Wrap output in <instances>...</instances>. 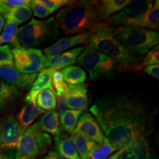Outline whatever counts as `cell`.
I'll return each mask as SVG.
<instances>
[{
    "instance_id": "obj_1",
    "label": "cell",
    "mask_w": 159,
    "mask_h": 159,
    "mask_svg": "<svg viewBox=\"0 0 159 159\" xmlns=\"http://www.w3.org/2000/svg\"><path fill=\"white\" fill-rule=\"evenodd\" d=\"M116 150L153 130L154 113L144 100L128 94L99 97L89 109Z\"/></svg>"
},
{
    "instance_id": "obj_2",
    "label": "cell",
    "mask_w": 159,
    "mask_h": 159,
    "mask_svg": "<svg viewBox=\"0 0 159 159\" xmlns=\"http://www.w3.org/2000/svg\"><path fill=\"white\" fill-rule=\"evenodd\" d=\"M63 35L80 34L90 30L99 22L96 1H71L56 15Z\"/></svg>"
},
{
    "instance_id": "obj_3",
    "label": "cell",
    "mask_w": 159,
    "mask_h": 159,
    "mask_svg": "<svg viewBox=\"0 0 159 159\" xmlns=\"http://www.w3.org/2000/svg\"><path fill=\"white\" fill-rule=\"evenodd\" d=\"M114 31V27L107 23L96 24L91 29V33L87 42L88 47L123 65L134 66L140 62V58L130 53L117 41Z\"/></svg>"
},
{
    "instance_id": "obj_4",
    "label": "cell",
    "mask_w": 159,
    "mask_h": 159,
    "mask_svg": "<svg viewBox=\"0 0 159 159\" xmlns=\"http://www.w3.org/2000/svg\"><path fill=\"white\" fill-rule=\"evenodd\" d=\"M60 35L55 17L47 20L33 19L19 30V43L25 48L42 47L55 41Z\"/></svg>"
},
{
    "instance_id": "obj_5",
    "label": "cell",
    "mask_w": 159,
    "mask_h": 159,
    "mask_svg": "<svg viewBox=\"0 0 159 159\" xmlns=\"http://www.w3.org/2000/svg\"><path fill=\"white\" fill-rule=\"evenodd\" d=\"M114 35L125 49L134 55H144L158 45V32L144 27L122 26L114 30Z\"/></svg>"
},
{
    "instance_id": "obj_6",
    "label": "cell",
    "mask_w": 159,
    "mask_h": 159,
    "mask_svg": "<svg viewBox=\"0 0 159 159\" xmlns=\"http://www.w3.org/2000/svg\"><path fill=\"white\" fill-rule=\"evenodd\" d=\"M51 145L50 136L41 130L37 122L26 130L16 148L15 159H37L44 155Z\"/></svg>"
},
{
    "instance_id": "obj_7",
    "label": "cell",
    "mask_w": 159,
    "mask_h": 159,
    "mask_svg": "<svg viewBox=\"0 0 159 159\" xmlns=\"http://www.w3.org/2000/svg\"><path fill=\"white\" fill-rule=\"evenodd\" d=\"M79 65L88 71L91 80L108 78L117 69L118 63L91 47H85L77 59Z\"/></svg>"
},
{
    "instance_id": "obj_8",
    "label": "cell",
    "mask_w": 159,
    "mask_h": 159,
    "mask_svg": "<svg viewBox=\"0 0 159 159\" xmlns=\"http://www.w3.org/2000/svg\"><path fill=\"white\" fill-rule=\"evenodd\" d=\"M14 66L21 74H37L48 68L47 57L36 48H25L17 46L12 49Z\"/></svg>"
},
{
    "instance_id": "obj_9",
    "label": "cell",
    "mask_w": 159,
    "mask_h": 159,
    "mask_svg": "<svg viewBox=\"0 0 159 159\" xmlns=\"http://www.w3.org/2000/svg\"><path fill=\"white\" fill-rule=\"evenodd\" d=\"M152 6V1L150 0L130 1L122 11L107 19L106 23L113 27L115 26H131L149 11Z\"/></svg>"
},
{
    "instance_id": "obj_10",
    "label": "cell",
    "mask_w": 159,
    "mask_h": 159,
    "mask_svg": "<svg viewBox=\"0 0 159 159\" xmlns=\"http://www.w3.org/2000/svg\"><path fill=\"white\" fill-rule=\"evenodd\" d=\"M26 130L12 115L2 121L0 122V150L16 149Z\"/></svg>"
},
{
    "instance_id": "obj_11",
    "label": "cell",
    "mask_w": 159,
    "mask_h": 159,
    "mask_svg": "<svg viewBox=\"0 0 159 159\" xmlns=\"http://www.w3.org/2000/svg\"><path fill=\"white\" fill-rule=\"evenodd\" d=\"M72 134L80 135L98 144H102L105 139L98 122L88 112L81 115Z\"/></svg>"
},
{
    "instance_id": "obj_12",
    "label": "cell",
    "mask_w": 159,
    "mask_h": 159,
    "mask_svg": "<svg viewBox=\"0 0 159 159\" xmlns=\"http://www.w3.org/2000/svg\"><path fill=\"white\" fill-rule=\"evenodd\" d=\"M119 159H158L148 138L130 143L123 148Z\"/></svg>"
},
{
    "instance_id": "obj_13",
    "label": "cell",
    "mask_w": 159,
    "mask_h": 159,
    "mask_svg": "<svg viewBox=\"0 0 159 159\" xmlns=\"http://www.w3.org/2000/svg\"><path fill=\"white\" fill-rule=\"evenodd\" d=\"M37 76L38 74H21L14 67L0 66V79L16 89H30Z\"/></svg>"
},
{
    "instance_id": "obj_14",
    "label": "cell",
    "mask_w": 159,
    "mask_h": 159,
    "mask_svg": "<svg viewBox=\"0 0 159 159\" xmlns=\"http://www.w3.org/2000/svg\"><path fill=\"white\" fill-rule=\"evenodd\" d=\"M91 30L85 32V33L77 34L71 36L63 38V39H59L53 44L49 46L48 47L44 49V54L46 56H51L60 54V53L65 52L66 49H69L76 46L84 44L88 42L89 38L91 35Z\"/></svg>"
},
{
    "instance_id": "obj_15",
    "label": "cell",
    "mask_w": 159,
    "mask_h": 159,
    "mask_svg": "<svg viewBox=\"0 0 159 159\" xmlns=\"http://www.w3.org/2000/svg\"><path fill=\"white\" fill-rule=\"evenodd\" d=\"M67 108L84 111L88 106V84L69 85V91L65 95Z\"/></svg>"
},
{
    "instance_id": "obj_16",
    "label": "cell",
    "mask_w": 159,
    "mask_h": 159,
    "mask_svg": "<svg viewBox=\"0 0 159 159\" xmlns=\"http://www.w3.org/2000/svg\"><path fill=\"white\" fill-rule=\"evenodd\" d=\"M85 47H80L70 50L63 52L60 54L46 56L48 68H51L55 71L64 69L76 63L77 57L84 50Z\"/></svg>"
},
{
    "instance_id": "obj_17",
    "label": "cell",
    "mask_w": 159,
    "mask_h": 159,
    "mask_svg": "<svg viewBox=\"0 0 159 159\" xmlns=\"http://www.w3.org/2000/svg\"><path fill=\"white\" fill-rule=\"evenodd\" d=\"M54 69L47 68L43 69L38 75L32 85L30 90L25 97V102L27 103H35L37 95L41 91L46 89L54 90L52 85V77L54 72Z\"/></svg>"
},
{
    "instance_id": "obj_18",
    "label": "cell",
    "mask_w": 159,
    "mask_h": 159,
    "mask_svg": "<svg viewBox=\"0 0 159 159\" xmlns=\"http://www.w3.org/2000/svg\"><path fill=\"white\" fill-rule=\"evenodd\" d=\"M21 97L19 89L0 79V116L14 106Z\"/></svg>"
},
{
    "instance_id": "obj_19",
    "label": "cell",
    "mask_w": 159,
    "mask_h": 159,
    "mask_svg": "<svg viewBox=\"0 0 159 159\" xmlns=\"http://www.w3.org/2000/svg\"><path fill=\"white\" fill-rule=\"evenodd\" d=\"M55 148L59 154L68 159H80L71 137L61 131L60 134L54 137Z\"/></svg>"
},
{
    "instance_id": "obj_20",
    "label": "cell",
    "mask_w": 159,
    "mask_h": 159,
    "mask_svg": "<svg viewBox=\"0 0 159 159\" xmlns=\"http://www.w3.org/2000/svg\"><path fill=\"white\" fill-rule=\"evenodd\" d=\"M130 2L129 0H103L96 1L99 20H107L114 13L124 8Z\"/></svg>"
},
{
    "instance_id": "obj_21",
    "label": "cell",
    "mask_w": 159,
    "mask_h": 159,
    "mask_svg": "<svg viewBox=\"0 0 159 159\" xmlns=\"http://www.w3.org/2000/svg\"><path fill=\"white\" fill-rule=\"evenodd\" d=\"M159 2H155L152 7L146 12L140 19L133 24L130 27H147V29L158 32L159 30Z\"/></svg>"
},
{
    "instance_id": "obj_22",
    "label": "cell",
    "mask_w": 159,
    "mask_h": 159,
    "mask_svg": "<svg viewBox=\"0 0 159 159\" xmlns=\"http://www.w3.org/2000/svg\"><path fill=\"white\" fill-rule=\"evenodd\" d=\"M44 113L45 111L40 108L36 103H27L21 107L16 119L23 128L27 129L38 117Z\"/></svg>"
},
{
    "instance_id": "obj_23",
    "label": "cell",
    "mask_w": 159,
    "mask_h": 159,
    "mask_svg": "<svg viewBox=\"0 0 159 159\" xmlns=\"http://www.w3.org/2000/svg\"><path fill=\"white\" fill-rule=\"evenodd\" d=\"M38 122L40 128L43 132H46V134L47 133L50 134L54 137L58 136L61 131L62 130L60 126L59 116L55 111L44 113L39 122Z\"/></svg>"
},
{
    "instance_id": "obj_24",
    "label": "cell",
    "mask_w": 159,
    "mask_h": 159,
    "mask_svg": "<svg viewBox=\"0 0 159 159\" xmlns=\"http://www.w3.org/2000/svg\"><path fill=\"white\" fill-rule=\"evenodd\" d=\"M71 139L80 159H89L91 153L98 146V143L78 134H71Z\"/></svg>"
},
{
    "instance_id": "obj_25",
    "label": "cell",
    "mask_w": 159,
    "mask_h": 159,
    "mask_svg": "<svg viewBox=\"0 0 159 159\" xmlns=\"http://www.w3.org/2000/svg\"><path fill=\"white\" fill-rule=\"evenodd\" d=\"M61 73L65 82L69 85L82 84L87 79L85 71L79 66H69L63 69Z\"/></svg>"
},
{
    "instance_id": "obj_26",
    "label": "cell",
    "mask_w": 159,
    "mask_h": 159,
    "mask_svg": "<svg viewBox=\"0 0 159 159\" xmlns=\"http://www.w3.org/2000/svg\"><path fill=\"white\" fill-rule=\"evenodd\" d=\"M32 11L29 6H22L18 7H10L8 11L4 14V18L7 21L19 25L20 24L28 21L31 18Z\"/></svg>"
},
{
    "instance_id": "obj_27",
    "label": "cell",
    "mask_w": 159,
    "mask_h": 159,
    "mask_svg": "<svg viewBox=\"0 0 159 159\" xmlns=\"http://www.w3.org/2000/svg\"><path fill=\"white\" fill-rule=\"evenodd\" d=\"M35 103L40 108L45 111H54L56 108V96L55 91L46 89L37 95Z\"/></svg>"
},
{
    "instance_id": "obj_28",
    "label": "cell",
    "mask_w": 159,
    "mask_h": 159,
    "mask_svg": "<svg viewBox=\"0 0 159 159\" xmlns=\"http://www.w3.org/2000/svg\"><path fill=\"white\" fill-rule=\"evenodd\" d=\"M83 111L66 110L61 116V123L63 130L72 134L80 116L83 114Z\"/></svg>"
},
{
    "instance_id": "obj_29",
    "label": "cell",
    "mask_w": 159,
    "mask_h": 159,
    "mask_svg": "<svg viewBox=\"0 0 159 159\" xmlns=\"http://www.w3.org/2000/svg\"><path fill=\"white\" fill-rule=\"evenodd\" d=\"M0 37H1L2 42L10 43L13 46V47L20 45L18 25L11 21H7L2 34Z\"/></svg>"
},
{
    "instance_id": "obj_30",
    "label": "cell",
    "mask_w": 159,
    "mask_h": 159,
    "mask_svg": "<svg viewBox=\"0 0 159 159\" xmlns=\"http://www.w3.org/2000/svg\"><path fill=\"white\" fill-rule=\"evenodd\" d=\"M115 150L109 141L105 138L102 144H99L92 151L89 159H105Z\"/></svg>"
},
{
    "instance_id": "obj_31",
    "label": "cell",
    "mask_w": 159,
    "mask_h": 159,
    "mask_svg": "<svg viewBox=\"0 0 159 159\" xmlns=\"http://www.w3.org/2000/svg\"><path fill=\"white\" fill-rule=\"evenodd\" d=\"M52 85L55 89L57 96L66 95L69 91V85L63 80L60 71H54L52 77Z\"/></svg>"
},
{
    "instance_id": "obj_32",
    "label": "cell",
    "mask_w": 159,
    "mask_h": 159,
    "mask_svg": "<svg viewBox=\"0 0 159 159\" xmlns=\"http://www.w3.org/2000/svg\"><path fill=\"white\" fill-rule=\"evenodd\" d=\"M0 66L14 67L12 49L8 45L0 47Z\"/></svg>"
},
{
    "instance_id": "obj_33",
    "label": "cell",
    "mask_w": 159,
    "mask_h": 159,
    "mask_svg": "<svg viewBox=\"0 0 159 159\" xmlns=\"http://www.w3.org/2000/svg\"><path fill=\"white\" fill-rule=\"evenodd\" d=\"M28 6L30 8L33 9L35 16L39 18H46L50 15L48 10L44 5L40 2L39 0H33L30 2Z\"/></svg>"
},
{
    "instance_id": "obj_34",
    "label": "cell",
    "mask_w": 159,
    "mask_h": 159,
    "mask_svg": "<svg viewBox=\"0 0 159 159\" xmlns=\"http://www.w3.org/2000/svg\"><path fill=\"white\" fill-rule=\"evenodd\" d=\"M159 63V46L157 45L147 52L146 57L141 66H148Z\"/></svg>"
},
{
    "instance_id": "obj_35",
    "label": "cell",
    "mask_w": 159,
    "mask_h": 159,
    "mask_svg": "<svg viewBox=\"0 0 159 159\" xmlns=\"http://www.w3.org/2000/svg\"><path fill=\"white\" fill-rule=\"evenodd\" d=\"M39 1L47 7L50 14L55 13L63 6L68 5L71 2V1H67V0H39Z\"/></svg>"
},
{
    "instance_id": "obj_36",
    "label": "cell",
    "mask_w": 159,
    "mask_h": 159,
    "mask_svg": "<svg viewBox=\"0 0 159 159\" xmlns=\"http://www.w3.org/2000/svg\"><path fill=\"white\" fill-rule=\"evenodd\" d=\"M56 108L57 110V114L61 117L63 114V113L66 111V105L65 95L57 96L56 97Z\"/></svg>"
},
{
    "instance_id": "obj_37",
    "label": "cell",
    "mask_w": 159,
    "mask_h": 159,
    "mask_svg": "<svg viewBox=\"0 0 159 159\" xmlns=\"http://www.w3.org/2000/svg\"><path fill=\"white\" fill-rule=\"evenodd\" d=\"M144 72L148 76L153 77L155 79H159V66L158 64L148 66L144 68Z\"/></svg>"
},
{
    "instance_id": "obj_38",
    "label": "cell",
    "mask_w": 159,
    "mask_h": 159,
    "mask_svg": "<svg viewBox=\"0 0 159 159\" xmlns=\"http://www.w3.org/2000/svg\"><path fill=\"white\" fill-rule=\"evenodd\" d=\"M5 5L10 7H18L22 6H28L30 0H2Z\"/></svg>"
},
{
    "instance_id": "obj_39",
    "label": "cell",
    "mask_w": 159,
    "mask_h": 159,
    "mask_svg": "<svg viewBox=\"0 0 159 159\" xmlns=\"http://www.w3.org/2000/svg\"><path fill=\"white\" fill-rule=\"evenodd\" d=\"M15 150H11V149L0 150V159H15Z\"/></svg>"
},
{
    "instance_id": "obj_40",
    "label": "cell",
    "mask_w": 159,
    "mask_h": 159,
    "mask_svg": "<svg viewBox=\"0 0 159 159\" xmlns=\"http://www.w3.org/2000/svg\"><path fill=\"white\" fill-rule=\"evenodd\" d=\"M43 159H68L65 157L61 156V154L58 153V152L55 150V149H52V150H49V152L44 156Z\"/></svg>"
},
{
    "instance_id": "obj_41",
    "label": "cell",
    "mask_w": 159,
    "mask_h": 159,
    "mask_svg": "<svg viewBox=\"0 0 159 159\" xmlns=\"http://www.w3.org/2000/svg\"><path fill=\"white\" fill-rule=\"evenodd\" d=\"M10 7H8L7 5H5L2 2V0H0V13L5 14L6 12L8 11Z\"/></svg>"
},
{
    "instance_id": "obj_42",
    "label": "cell",
    "mask_w": 159,
    "mask_h": 159,
    "mask_svg": "<svg viewBox=\"0 0 159 159\" xmlns=\"http://www.w3.org/2000/svg\"><path fill=\"white\" fill-rule=\"evenodd\" d=\"M123 148L120 149V150H117L116 152H115V153H114V154L112 155V156H109V157H108V158H106L105 159H119V156H120L121 153H122V150H123Z\"/></svg>"
},
{
    "instance_id": "obj_43",
    "label": "cell",
    "mask_w": 159,
    "mask_h": 159,
    "mask_svg": "<svg viewBox=\"0 0 159 159\" xmlns=\"http://www.w3.org/2000/svg\"><path fill=\"white\" fill-rule=\"evenodd\" d=\"M4 25H5V18L2 15H0V33H1L2 30L3 28Z\"/></svg>"
},
{
    "instance_id": "obj_44",
    "label": "cell",
    "mask_w": 159,
    "mask_h": 159,
    "mask_svg": "<svg viewBox=\"0 0 159 159\" xmlns=\"http://www.w3.org/2000/svg\"><path fill=\"white\" fill-rule=\"evenodd\" d=\"M2 43V39H1V37H0V44H1Z\"/></svg>"
}]
</instances>
